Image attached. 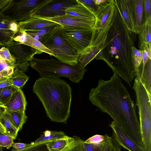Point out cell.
<instances>
[{"mask_svg":"<svg viewBox=\"0 0 151 151\" xmlns=\"http://www.w3.org/2000/svg\"><path fill=\"white\" fill-rule=\"evenodd\" d=\"M134 43L130 32L115 6L114 17L101 49L104 60L120 78L130 86L136 76L132 58Z\"/></svg>","mask_w":151,"mask_h":151,"instance_id":"cell-2","label":"cell"},{"mask_svg":"<svg viewBox=\"0 0 151 151\" xmlns=\"http://www.w3.org/2000/svg\"><path fill=\"white\" fill-rule=\"evenodd\" d=\"M109 126L112 129L113 138L120 146L129 151H145L113 121Z\"/></svg>","mask_w":151,"mask_h":151,"instance_id":"cell-11","label":"cell"},{"mask_svg":"<svg viewBox=\"0 0 151 151\" xmlns=\"http://www.w3.org/2000/svg\"><path fill=\"white\" fill-rule=\"evenodd\" d=\"M27 102L24 94L21 89L14 93L4 105L8 111L25 110Z\"/></svg>","mask_w":151,"mask_h":151,"instance_id":"cell-19","label":"cell"},{"mask_svg":"<svg viewBox=\"0 0 151 151\" xmlns=\"http://www.w3.org/2000/svg\"><path fill=\"white\" fill-rule=\"evenodd\" d=\"M19 89L13 85L0 88V100L3 105L4 106L13 94Z\"/></svg>","mask_w":151,"mask_h":151,"instance_id":"cell-29","label":"cell"},{"mask_svg":"<svg viewBox=\"0 0 151 151\" xmlns=\"http://www.w3.org/2000/svg\"><path fill=\"white\" fill-rule=\"evenodd\" d=\"M143 51L136 48L134 46L132 47V58L135 69L142 62V55Z\"/></svg>","mask_w":151,"mask_h":151,"instance_id":"cell-32","label":"cell"},{"mask_svg":"<svg viewBox=\"0 0 151 151\" xmlns=\"http://www.w3.org/2000/svg\"><path fill=\"white\" fill-rule=\"evenodd\" d=\"M29 63L31 67L38 72L41 77H66L76 83H79L83 79L85 72L87 71L78 63L71 65L52 57L49 59L43 60L33 57Z\"/></svg>","mask_w":151,"mask_h":151,"instance_id":"cell-4","label":"cell"},{"mask_svg":"<svg viewBox=\"0 0 151 151\" xmlns=\"http://www.w3.org/2000/svg\"><path fill=\"white\" fill-rule=\"evenodd\" d=\"M132 10L135 33L138 34L146 23L144 0H132Z\"/></svg>","mask_w":151,"mask_h":151,"instance_id":"cell-16","label":"cell"},{"mask_svg":"<svg viewBox=\"0 0 151 151\" xmlns=\"http://www.w3.org/2000/svg\"><path fill=\"white\" fill-rule=\"evenodd\" d=\"M10 66L12 65L0 58V72Z\"/></svg>","mask_w":151,"mask_h":151,"instance_id":"cell-43","label":"cell"},{"mask_svg":"<svg viewBox=\"0 0 151 151\" xmlns=\"http://www.w3.org/2000/svg\"><path fill=\"white\" fill-rule=\"evenodd\" d=\"M61 26H57L45 36L41 42L52 52L58 60L75 65L78 63V53L61 36L60 28Z\"/></svg>","mask_w":151,"mask_h":151,"instance_id":"cell-6","label":"cell"},{"mask_svg":"<svg viewBox=\"0 0 151 151\" xmlns=\"http://www.w3.org/2000/svg\"><path fill=\"white\" fill-rule=\"evenodd\" d=\"M26 45L13 40L5 46L15 59V63L20 64L30 61L33 57L34 54L26 49Z\"/></svg>","mask_w":151,"mask_h":151,"instance_id":"cell-13","label":"cell"},{"mask_svg":"<svg viewBox=\"0 0 151 151\" xmlns=\"http://www.w3.org/2000/svg\"><path fill=\"white\" fill-rule=\"evenodd\" d=\"M29 79L25 74L17 69H14L13 73L9 78L13 85L19 89L22 88Z\"/></svg>","mask_w":151,"mask_h":151,"instance_id":"cell-26","label":"cell"},{"mask_svg":"<svg viewBox=\"0 0 151 151\" xmlns=\"http://www.w3.org/2000/svg\"><path fill=\"white\" fill-rule=\"evenodd\" d=\"M144 10L146 23L151 22V0H144Z\"/></svg>","mask_w":151,"mask_h":151,"instance_id":"cell-36","label":"cell"},{"mask_svg":"<svg viewBox=\"0 0 151 151\" xmlns=\"http://www.w3.org/2000/svg\"><path fill=\"white\" fill-rule=\"evenodd\" d=\"M0 151H2L1 147H0Z\"/></svg>","mask_w":151,"mask_h":151,"instance_id":"cell-50","label":"cell"},{"mask_svg":"<svg viewBox=\"0 0 151 151\" xmlns=\"http://www.w3.org/2000/svg\"><path fill=\"white\" fill-rule=\"evenodd\" d=\"M77 144L75 136L71 137L65 135L50 141L45 145L48 151H71Z\"/></svg>","mask_w":151,"mask_h":151,"instance_id":"cell-15","label":"cell"},{"mask_svg":"<svg viewBox=\"0 0 151 151\" xmlns=\"http://www.w3.org/2000/svg\"><path fill=\"white\" fill-rule=\"evenodd\" d=\"M6 111L10 116L18 130L21 129L27 118L25 111Z\"/></svg>","mask_w":151,"mask_h":151,"instance_id":"cell-28","label":"cell"},{"mask_svg":"<svg viewBox=\"0 0 151 151\" xmlns=\"http://www.w3.org/2000/svg\"><path fill=\"white\" fill-rule=\"evenodd\" d=\"M20 35L15 36L13 41L24 44L26 39V32L25 31H20Z\"/></svg>","mask_w":151,"mask_h":151,"instance_id":"cell-40","label":"cell"},{"mask_svg":"<svg viewBox=\"0 0 151 151\" xmlns=\"http://www.w3.org/2000/svg\"><path fill=\"white\" fill-rule=\"evenodd\" d=\"M94 14L95 16L101 6V0H78Z\"/></svg>","mask_w":151,"mask_h":151,"instance_id":"cell-31","label":"cell"},{"mask_svg":"<svg viewBox=\"0 0 151 151\" xmlns=\"http://www.w3.org/2000/svg\"><path fill=\"white\" fill-rule=\"evenodd\" d=\"M0 122L6 129V134L15 139L19 130L6 111L0 117Z\"/></svg>","mask_w":151,"mask_h":151,"instance_id":"cell-24","label":"cell"},{"mask_svg":"<svg viewBox=\"0 0 151 151\" xmlns=\"http://www.w3.org/2000/svg\"><path fill=\"white\" fill-rule=\"evenodd\" d=\"M72 90L64 80L51 77L38 78L33 87L47 116L52 121L65 124L70 116Z\"/></svg>","mask_w":151,"mask_h":151,"instance_id":"cell-3","label":"cell"},{"mask_svg":"<svg viewBox=\"0 0 151 151\" xmlns=\"http://www.w3.org/2000/svg\"><path fill=\"white\" fill-rule=\"evenodd\" d=\"M115 5L120 14L129 32L135 33L133 19L132 0H114Z\"/></svg>","mask_w":151,"mask_h":151,"instance_id":"cell-14","label":"cell"},{"mask_svg":"<svg viewBox=\"0 0 151 151\" xmlns=\"http://www.w3.org/2000/svg\"><path fill=\"white\" fill-rule=\"evenodd\" d=\"M132 88L136 94L143 143L146 151H150L151 150V96L137 77L134 79Z\"/></svg>","mask_w":151,"mask_h":151,"instance_id":"cell-5","label":"cell"},{"mask_svg":"<svg viewBox=\"0 0 151 151\" xmlns=\"http://www.w3.org/2000/svg\"><path fill=\"white\" fill-rule=\"evenodd\" d=\"M136 76L139 78L149 95L151 96V60L149 59L144 66L142 62L135 69Z\"/></svg>","mask_w":151,"mask_h":151,"instance_id":"cell-21","label":"cell"},{"mask_svg":"<svg viewBox=\"0 0 151 151\" xmlns=\"http://www.w3.org/2000/svg\"><path fill=\"white\" fill-rule=\"evenodd\" d=\"M65 135V133L62 131L46 130L34 142L37 145L39 146L45 144L50 141L61 138Z\"/></svg>","mask_w":151,"mask_h":151,"instance_id":"cell-25","label":"cell"},{"mask_svg":"<svg viewBox=\"0 0 151 151\" xmlns=\"http://www.w3.org/2000/svg\"><path fill=\"white\" fill-rule=\"evenodd\" d=\"M105 141L103 151H121L120 146L113 137L105 134Z\"/></svg>","mask_w":151,"mask_h":151,"instance_id":"cell-30","label":"cell"},{"mask_svg":"<svg viewBox=\"0 0 151 151\" xmlns=\"http://www.w3.org/2000/svg\"><path fill=\"white\" fill-rule=\"evenodd\" d=\"M0 132L6 134V131L4 126L0 122Z\"/></svg>","mask_w":151,"mask_h":151,"instance_id":"cell-47","label":"cell"},{"mask_svg":"<svg viewBox=\"0 0 151 151\" xmlns=\"http://www.w3.org/2000/svg\"><path fill=\"white\" fill-rule=\"evenodd\" d=\"M38 146L36 145L34 142L28 144L25 148L21 150H17L13 148L11 151H41L38 148Z\"/></svg>","mask_w":151,"mask_h":151,"instance_id":"cell-39","label":"cell"},{"mask_svg":"<svg viewBox=\"0 0 151 151\" xmlns=\"http://www.w3.org/2000/svg\"><path fill=\"white\" fill-rule=\"evenodd\" d=\"M14 139L11 136L0 132V147L10 148L14 142Z\"/></svg>","mask_w":151,"mask_h":151,"instance_id":"cell-34","label":"cell"},{"mask_svg":"<svg viewBox=\"0 0 151 151\" xmlns=\"http://www.w3.org/2000/svg\"><path fill=\"white\" fill-rule=\"evenodd\" d=\"M14 0H0V13H3L12 5Z\"/></svg>","mask_w":151,"mask_h":151,"instance_id":"cell-37","label":"cell"},{"mask_svg":"<svg viewBox=\"0 0 151 151\" xmlns=\"http://www.w3.org/2000/svg\"><path fill=\"white\" fill-rule=\"evenodd\" d=\"M0 105H4L3 104L1 103L0 100Z\"/></svg>","mask_w":151,"mask_h":151,"instance_id":"cell-49","label":"cell"},{"mask_svg":"<svg viewBox=\"0 0 151 151\" xmlns=\"http://www.w3.org/2000/svg\"><path fill=\"white\" fill-rule=\"evenodd\" d=\"M61 25L76 27L87 28H93L95 20H87L65 14L50 18H43Z\"/></svg>","mask_w":151,"mask_h":151,"instance_id":"cell-12","label":"cell"},{"mask_svg":"<svg viewBox=\"0 0 151 151\" xmlns=\"http://www.w3.org/2000/svg\"><path fill=\"white\" fill-rule=\"evenodd\" d=\"M26 39L24 44L31 47L32 52L34 54H40L43 52L54 56L53 53L41 42L34 39L26 32Z\"/></svg>","mask_w":151,"mask_h":151,"instance_id":"cell-23","label":"cell"},{"mask_svg":"<svg viewBox=\"0 0 151 151\" xmlns=\"http://www.w3.org/2000/svg\"><path fill=\"white\" fill-rule=\"evenodd\" d=\"M18 23L9 16L0 13V45L5 47L20 31Z\"/></svg>","mask_w":151,"mask_h":151,"instance_id":"cell-10","label":"cell"},{"mask_svg":"<svg viewBox=\"0 0 151 151\" xmlns=\"http://www.w3.org/2000/svg\"><path fill=\"white\" fill-rule=\"evenodd\" d=\"M89 99L102 112L107 114L140 147L145 150L136 106L120 78L114 73L110 80H99L90 89Z\"/></svg>","mask_w":151,"mask_h":151,"instance_id":"cell-1","label":"cell"},{"mask_svg":"<svg viewBox=\"0 0 151 151\" xmlns=\"http://www.w3.org/2000/svg\"><path fill=\"white\" fill-rule=\"evenodd\" d=\"M77 140V144L74 148L71 151H85L83 146V140L79 137L75 136Z\"/></svg>","mask_w":151,"mask_h":151,"instance_id":"cell-41","label":"cell"},{"mask_svg":"<svg viewBox=\"0 0 151 151\" xmlns=\"http://www.w3.org/2000/svg\"><path fill=\"white\" fill-rule=\"evenodd\" d=\"M60 25H61L45 27L27 30L25 32L34 39L41 42L45 36Z\"/></svg>","mask_w":151,"mask_h":151,"instance_id":"cell-27","label":"cell"},{"mask_svg":"<svg viewBox=\"0 0 151 151\" xmlns=\"http://www.w3.org/2000/svg\"><path fill=\"white\" fill-rule=\"evenodd\" d=\"M77 3L76 0H46L32 12L31 17L47 18L63 16L65 8Z\"/></svg>","mask_w":151,"mask_h":151,"instance_id":"cell-8","label":"cell"},{"mask_svg":"<svg viewBox=\"0 0 151 151\" xmlns=\"http://www.w3.org/2000/svg\"><path fill=\"white\" fill-rule=\"evenodd\" d=\"M9 78L0 82V88H4L13 85Z\"/></svg>","mask_w":151,"mask_h":151,"instance_id":"cell-45","label":"cell"},{"mask_svg":"<svg viewBox=\"0 0 151 151\" xmlns=\"http://www.w3.org/2000/svg\"><path fill=\"white\" fill-rule=\"evenodd\" d=\"M93 28H87L76 27L61 26V36L78 54L86 48L91 42Z\"/></svg>","mask_w":151,"mask_h":151,"instance_id":"cell-7","label":"cell"},{"mask_svg":"<svg viewBox=\"0 0 151 151\" xmlns=\"http://www.w3.org/2000/svg\"><path fill=\"white\" fill-rule=\"evenodd\" d=\"M77 3L66 8L65 9V14L75 16L87 20H95L94 14L78 0Z\"/></svg>","mask_w":151,"mask_h":151,"instance_id":"cell-20","label":"cell"},{"mask_svg":"<svg viewBox=\"0 0 151 151\" xmlns=\"http://www.w3.org/2000/svg\"><path fill=\"white\" fill-rule=\"evenodd\" d=\"M14 68L10 66L0 72V79L6 77H10L13 73Z\"/></svg>","mask_w":151,"mask_h":151,"instance_id":"cell-38","label":"cell"},{"mask_svg":"<svg viewBox=\"0 0 151 151\" xmlns=\"http://www.w3.org/2000/svg\"><path fill=\"white\" fill-rule=\"evenodd\" d=\"M149 59L151 60V58L150 57L147 52L146 51H143L142 55L143 66H144L145 63Z\"/></svg>","mask_w":151,"mask_h":151,"instance_id":"cell-44","label":"cell"},{"mask_svg":"<svg viewBox=\"0 0 151 151\" xmlns=\"http://www.w3.org/2000/svg\"><path fill=\"white\" fill-rule=\"evenodd\" d=\"M105 141L102 142L86 143L83 141V146L85 151H103Z\"/></svg>","mask_w":151,"mask_h":151,"instance_id":"cell-33","label":"cell"},{"mask_svg":"<svg viewBox=\"0 0 151 151\" xmlns=\"http://www.w3.org/2000/svg\"><path fill=\"white\" fill-rule=\"evenodd\" d=\"M151 22H146L139 33L138 47L139 50L144 51L145 48H151Z\"/></svg>","mask_w":151,"mask_h":151,"instance_id":"cell-22","label":"cell"},{"mask_svg":"<svg viewBox=\"0 0 151 151\" xmlns=\"http://www.w3.org/2000/svg\"><path fill=\"white\" fill-rule=\"evenodd\" d=\"M10 77H6V78H1L0 79V82H2V81H3L4 80H5L6 79H7L9 78Z\"/></svg>","mask_w":151,"mask_h":151,"instance_id":"cell-48","label":"cell"},{"mask_svg":"<svg viewBox=\"0 0 151 151\" xmlns=\"http://www.w3.org/2000/svg\"><path fill=\"white\" fill-rule=\"evenodd\" d=\"M115 8L114 0L101 6L95 15V21L93 28L95 31L102 28Z\"/></svg>","mask_w":151,"mask_h":151,"instance_id":"cell-18","label":"cell"},{"mask_svg":"<svg viewBox=\"0 0 151 151\" xmlns=\"http://www.w3.org/2000/svg\"><path fill=\"white\" fill-rule=\"evenodd\" d=\"M6 111V107L4 105H0V117Z\"/></svg>","mask_w":151,"mask_h":151,"instance_id":"cell-46","label":"cell"},{"mask_svg":"<svg viewBox=\"0 0 151 151\" xmlns=\"http://www.w3.org/2000/svg\"><path fill=\"white\" fill-rule=\"evenodd\" d=\"M28 144L21 143L13 142L12 147L13 148L17 150H21L26 147Z\"/></svg>","mask_w":151,"mask_h":151,"instance_id":"cell-42","label":"cell"},{"mask_svg":"<svg viewBox=\"0 0 151 151\" xmlns=\"http://www.w3.org/2000/svg\"><path fill=\"white\" fill-rule=\"evenodd\" d=\"M0 58L12 66L15 63V60L12 56L9 50L6 47L0 49Z\"/></svg>","mask_w":151,"mask_h":151,"instance_id":"cell-35","label":"cell"},{"mask_svg":"<svg viewBox=\"0 0 151 151\" xmlns=\"http://www.w3.org/2000/svg\"><path fill=\"white\" fill-rule=\"evenodd\" d=\"M46 1L14 0L12 6L4 12H7L8 14L6 15L17 22L19 23L30 18L32 12Z\"/></svg>","mask_w":151,"mask_h":151,"instance_id":"cell-9","label":"cell"},{"mask_svg":"<svg viewBox=\"0 0 151 151\" xmlns=\"http://www.w3.org/2000/svg\"><path fill=\"white\" fill-rule=\"evenodd\" d=\"M17 23L20 31H25L47 26L60 25L54 22L44 19L34 17H31L26 20Z\"/></svg>","mask_w":151,"mask_h":151,"instance_id":"cell-17","label":"cell"}]
</instances>
